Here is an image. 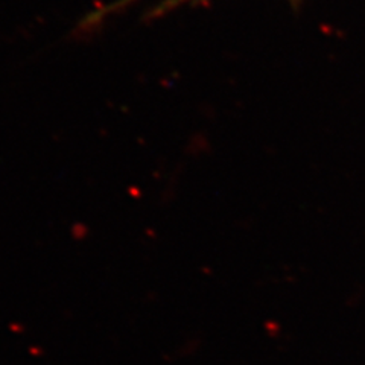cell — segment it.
<instances>
[{"label": "cell", "mask_w": 365, "mask_h": 365, "mask_svg": "<svg viewBox=\"0 0 365 365\" xmlns=\"http://www.w3.org/2000/svg\"><path fill=\"white\" fill-rule=\"evenodd\" d=\"M195 2H198V0H166V2H163L162 5H158V6L153 11L151 16H153V17H158V16L165 14V13H169L170 9H174V8H177V6L186 5V4H195Z\"/></svg>", "instance_id": "cell-2"}, {"label": "cell", "mask_w": 365, "mask_h": 365, "mask_svg": "<svg viewBox=\"0 0 365 365\" xmlns=\"http://www.w3.org/2000/svg\"><path fill=\"white\" fill-rule=\"evenodd\" d=\"M134 2H139V0H116V2H113L111 5L102 8L99 11H95V13H91L83 23H81V28L83 29H90V28H95L98 26L101 21H104L107 17L113 16L119 13V11L125 9L127 6L133 5Z\"/></svg>", "instance_id": "cell-1"}]
</instances>
